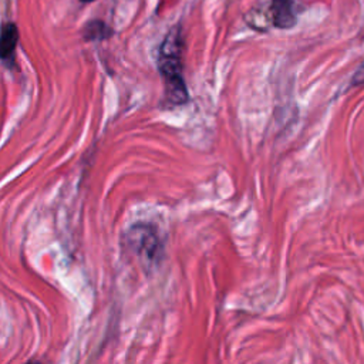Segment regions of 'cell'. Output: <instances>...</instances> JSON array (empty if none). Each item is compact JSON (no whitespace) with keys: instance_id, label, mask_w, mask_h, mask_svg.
Masks as SVG:
<instances>
[{"instance_id":"5","label":"cell","mask_w":364,"mask_h":364,"mask_svg":"<svg viewBox=\"0 0 364 364\" xmlns=\"http://www.w3.org/2000/svg\"><path fill=\"white\" fill-rule=\"evenodd\" d=\"M112 34L109 27H107L102 21H91L84 28V37L87 40H104Z\"/></svg>"},{"instance_id":"6","label":"cell","mask_w":364,"mask_h":364,"mask_svg":"<svg viewBox=\"0 0 364 364\" xmlns=\"http://www.w3.org/2000/svg\"><path fill=\"white\" fill-rule=\"evenodd\" d=\"M80 1H82V3H90V1H94V0H80Z\"/></svg>"},{"instance_id":"4","label":"cell","mask_w":364,"mask_h":364,"mask_svg":"<svg viewBox=\"0 0 364 364\" xmlns=\"http://www.w3.org/2000/svg\"><path fill=\"white\" fill-rule=\"evenodd\" d=\"M18 43V30L14 23H4L0 27V60L10 61L14 57Z\"/></svg>"},{"instance_id":"7","label":"cell","mask_w":364,"mask_h":364,"mask_svg":"<svg viewBox=\"0 0 364 364\" xmlns=\"http://www.w3.org/2000/svg\"><path fill=\"white\" fill-rule=\"evenodd\" d=\"M28 364H40V363H37V361H31V363H28Z\"/></svg>"},{"instance_id":"3","label":"cell","mask_w":364,"mask_h":364,"mask_svg":"<svg viewBox=\"0 0 364 364\" xmlns=\"http://www.w3.org/2000/svg\"><path fill=\"white\" fill-rule=\"evenodd\" d=\"M266 11L270 26L287 30L297 23L299 4L297 0H272Z\"/></svg>"},{"instance_id":"2","label":"cell","mask_w":364,"mask_h":364,"mask_svg":"<svg viewBox=\"0 0 364 364\" xmlns=\"http://www.w3.org/2000/svg\"><path fill=\"white\" fill-rule=\"evenodd\" d=\"M129 243L142 259L148 260V263H154L159 259L162 245L156 232L152 229V226H148V225L134 226L129 232Z\"/></svg>"},{"instance_id":"1","label":"cell","mask_w":364,"mask_h":364,"mask_svg":"<svg viewBox=\"0 0 364 364\" xmlns=\"http://www.w3.org/2000/svg\"><path fill=\"white\" fill-rule=\"evenodd\" d=\"M182 30L175 26L165 36L158 53V70L165 82V104L168 107L182 105L189 100L182 77Z\"/></svg>"}]
</instances>
